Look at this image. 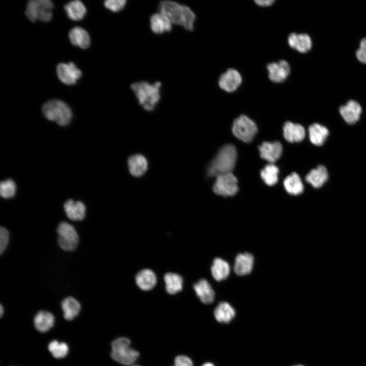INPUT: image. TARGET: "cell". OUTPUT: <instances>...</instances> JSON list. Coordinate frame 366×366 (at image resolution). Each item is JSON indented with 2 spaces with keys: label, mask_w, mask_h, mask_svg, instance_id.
Wrapping results in <instances>:
<instances>
[{
  "label": "cell",
  "mask_w": 366,
  "mask_h": 366,
  "mask_svg": "<svg viewBox=\"0 0 366 366\" xmlns=\"http://www.w3.org/2000/svg\"><path fill=\"white\" fill-rule=\"evenodd\" d=\"M159 12L167 16L171 23L183 27L188 31L194 29L196 16L186 5L171 1H163L158 5Z\"/></svg>",
  "instance_id": "obj_1"
},
{
  "label": "cell",
  "mask_w": 366,
  "mask_h": 366,
  "mask_svg": "<svg viewBox=\"0 0 366 366\" xmlns=\"http://www.w3.org/2000/svg\"><path fill=\"white\" fill-rule=\"evenodd\" d=\"M237 158L236 150L231 144H227L219 150L209 164L207 174L209 176L230 173L234 168Z\"/></svg>",
  "instance_id": "obj_2"
},
{
  "label": "cell",
  "mask_w": 366,
  "mask_h": 366,
  "mask_svg": "<svg viewBox=\"0 0 366 366\" xmlns=\"http://www.w3.org/2000/svg\"><path fill=\"white\" fill-rule=\"evenodd\" d=\"M161 85L160 81L152 84L146 81H140L132 84L131 88L143 108L146 111H151L154 110L161 98Z\"/></svg>",
  "instance_id": "obj_3"
},
{
  "label": "cell",
  "mask_w": 366,
  "mask_h": 366,
  "mask_svg": "<svg viewBox=\"0 0 366 366\" xmlns=\"http://www.w3.org/2000/svg\"><path fill=\"white\" fill-rule=\"evenodd\" d=\"M42 112L47 119L54 121L62 126L69 124L72 117V112L69 106L64 102L57 99L46 102L42 107Z\"/></svg>",
  "instance_id": "obj_4"
},
{
  "label": "cell",
  "mask_w": 366,
  "mask_h": 366,
  "mask_svg": "<svg viewBox=\"0 0 366 366\" xmlns=\"http://www.w3.org/2000/svg\"><path fill=\"white\" fill-rule=\"evenodd\" d=\"M139 355V352L131 347V342L127 338H117L111 344V357L121 364L129 366L134 364Z\"/></svg>",
  "instance_id": "obj_5"
},
{
  "label": "cell",
  "mask_w": 366,
  "mask_h": 366,
  "mask_svg": "<svg viewBox=\"0 0 366 366\" xmlns=\"http://www.w3.org/2000/svg\"><path fill=\"white\" fill-rule=\"evenodd\" d=\"M53 3L49 0H32L28 2L25 14L32 22L49 21L52 17Z\"/></svg>",
  "instance_id": "obj_6"
},
{
  "label": "cell",
  "mask_w": 366,
  "mask_h": 366,
  "mask_svg": "<svg viewBox=\"0 0 366 366\" xmlns=\"http://www.w3.org/2000/svg\"><path fill=\"white\" fill-rule=\"evenodd\" d=\"M257 130L254 121L243 114L235 119L232 127L233 135L246 143H250L253 140Z\"/></svg>",
  "instance_id": "obj_7"
},
{
  "label": "cell",
  "mask_w": 366,
  "mask_h": 366,
  "mask_svg": "<svg viewBox=\"0 0 366 366\" xmlns=\"http://www.w3.org/2000/svg\"><path fill=\"white\" fill-rule=\"evenodd\" d=\"M57 242L60 248L64 251H72L77 247L79 236L73 225L66 222L60 223L57 229Z\"/></svg>",
  "instance_id": "obj_8"
},
{
  "label": "cell",
  "mask_w": 366,
  "mask_h": 366,
  "mask_svg": "<svg viewBox=\"0 0 366 366\" xmlns=\"http://www.w3.org/2000/svg\"><path fill=\"white\" fill-rule=\"evenodd\" d=\"M216 177L212 188L215 194L227 197L232 196L237 192V180L232 172L220 174Z\"/></svg>",
  "instance_id": "obj_9"
},
{
  "label": "cell",
  "mask_w": 366,
  "mask_h": 366,
  "mask_svg": "<svg viewBox=\"0 0 366 366\" xmlns=\"http://www.w3.org/2000/svg\"><path fill=\"white\" fill-rule=\"evenodd\" d=\"M56 72L59 79L67 85L75 84L82 75L81 71L73 62L59 64L56 67Z\"/></svg>",
  "instance_id": "obj_10"
},
{
  "label": "cell",
  "mask_w": 366,
  "mask_h": 366,
  "mask_svg": "<svg viewBox=\"0 0 366 366\" xmlns=\"http://www.w3.org/2000/svg\"><path fill=\"white\" fill-rule=\"evenodd\" d=\"M241 81L240 73L234 69H229L220 76L219 85L222 89L230 93L236 90Z\"/></svg>",
  "instance_id": "obj_11"
},
{
  "label": "cell",
  "mask_w": 366,
  "mask_h": 366,
  "mask_svg": "<svg viewBox=\"0 0 366 366\" xmlns=\"http://www.w3.org/2000/svg\"><path fill=\"white\" fill-rule=\"evenodd\" d=\"M267 69L270 80L277 83L284 81L289 76L290 71L289 64L284 60L268 64Z\"/></svg>",
  "instance_id": "obj_12"
},
{
  "label": "cell",
  "mask_w": 366,
  "mask_h": 366,
  "mask_svg": "<svg viewBox=\"0 0 366 366\" xmlns=\"http://www.w3.org/2000/svg\"><path fill=\"white\" fill-rule=\"evenodd\" d=\"M258 149L261 158L270 164L280 159L283 150L282 144L279 141L263 142L258 146Z\"/></svg>",
  "instance_id": "obj_13"
},
{
  "label": "cell",
  "mask_w": 366,
  "mask_h": 366,
  "mask_svg": "<svg viewBox=\"0 0 366 366\" xmlns=\"http://www.w3.org/2000/svg\"><path fill=\"white\" fill-rule=\"evenodd\" d=\"M339 111L346 122L353 124L359 120L362 109L357 102L349 100L346 105L340 107Z\"/></svg>",
  "instance_id": "obj_14"
},
{
  "label": "cell",
  "mask_w": 366,
  "mask_h": 366,
  "mask_svg": "<svg viewBox=\"0 0 366 366\" xmlns=\"http://www.w3.org/2000/svg\"><path fill=\"white\" fill-rule=\"evenodd\" d=\"M306 134L304 128L300 125L286 121L283 126L285 139L291 143L301 142Z\"/></svg>",
  "instance_id": "obj_15"
},
{
  "label": "cell",
  "mask_w": 366,
  "mask_h": 366,
  "mask_svg": "<svg viewBox=\"0 0 366 366\" xmlns=\"http://www.w3.org/2000/svg\"><path fill=\"white\" fill-rule=\"evenodd\" d=\"M128 166L130 174L135 177L142 176L148 168V162L142 155L136 154L130 156L128 160Z\"/></svg>",
  "instance_id": "obj_16"
},
{
  "label": "cell",
  "mask_w": 366,
  "mask_h": 366,
  "mask_svg": "<svg viewBox=\"0 0 366 366\" xmlns=\"http://www.w3.org/2000/svg\"><path fill=\"white\" fill-rule=\"evenodd\" d=\"M64 208L68 218L72 221H81L85 217L86 208L81 201L69 199L64 203Z\"/></svg>",
  "instance_id": "obj_17"
},
{
  "label": "cell",
  "mask_w": 366,
  "mask_h": 366,
  "mask_svg": "<svg viewBox=\"0 0 366 366\" xmlns=\"http://www.w3.org/2000/svg\"><path fill=\"white\" fill-rule=\"evenodd\" d=\"M288 42L291 48L301 53L308 52L312 45L310 37L306 34L291 33L288 37Z\"/></svg>",
  "instance_id": "obj_18"
},
{
  "label": "cell",
  "mask_w": 366,
  "mask_h": 366,
  "mask_svg": "<svg viewBox=\"0 0 366 366\" xmlns=\"http://www.w3.org/2000/svg\"><path fill=\"white\" fill-rule=\"evenodd\" d=\"M150 26L152 32L159 35L170 32L172 28V23L167 16L158 12L150 16Z\"/></svg>",
  "instance_id": "obj_19"
},
{
  "label": "cell",
  "mask_w": 366,
  "mask_h": 366,
  "mask_svg": "<svg viewBox=\"0 0 366 366\" xmlns=\"http://www.w3.org/2000/svg\"><path fill=\"white\" fill-rule=\"evenodd\" d=\"M253 256L248 253L238 254L236 258L234 271L238 276H244L250 273L253 268Z\"/></svg>",
  "instance_id": "obj_20"
},
{
  "label": "cell",
  "mask_w": 366,
  "mask_h": 366,
  "mask_svg": "<svg viewBox=\"0 0 366 366\" xmlns=\"http://www.w3.org/2000/svg\"><path fill=\"white\" fill-rule=\"evenodd\" d=\"M194 289L200 300L205 304L212 303L215 294L209 283L205 279H201L194 285Z\"/></svg>",
  "instance_id": "obj_21"
},
{
  "label": "cell",
  "mask_w": 366,
  "mask_h": 366,
  "mask_svg": "<svg viewBox=\"0 0 366 366\" xmlns=\"http://www.w3.org/2000/svg\"><path fill=\"white\" fill-rule=\"evenodd\" d=\"M328 175L326 167L319 165L315 169L311 170L306 175L307 182L315 188L321 187L328 179Z\"/></svg>",
  "instance_id": "obj_22"
},
{
  "label": "cell",
  "mask_w": 366,
  "mask_h": 366,
  "mask_svg": "<svg viewBox=\"0 0 366 366\" xmlns=\"http://www.w3.org/2000/svg\"><path fill=\"white\" fill-rule=\"evenodd\" d=\"M69 37L71 43L74 46L86 49L90 45V37L82 27L76 26L72 28L69 32Z\"/></svg>",
  "instance_id": "obj_23"
},
{
  "label": "cell",
  "mask_w": 366,
  "mask_h": 366,
  "mask_svg": "<svg viewBox=\"0 0 366 366\" xmlns=\"http://www.w3.org/2000/svg\"><path fill=\"white\" fill-rule=\"evenodd\" d=\"M234 309L227 302L222 301L218 304L214 311L216 320L221 323H228L235 316Z\"/></svg>",
  "instance_id": "obj_24"
},
{
  "label": "cell",
  "mask_w": 366,
  "mask_h": 366,
  "mask_svg": "<svg viewBox=\"0 0 366 366\" xmlns=\"http://www.w3.org/2000/svg\"><path fill=\"white\" fill-rule=\"evenodd\" d=\"M34 322L37 330L42 332H46L53 326L54 317L48 311H40L36 314Z\"/></svg>",
  "instance_id": "obj_25"
},
{
  "label": "cell",
  "mask_w": 366,
  "mask_h": 366,
  "mask_svg": "<svg viewBox=\"0 0 366 366\" xmlns=\"http://www.w3.org/2000/svg\"><path fill=\"white\" fill-rule=\"evenodd\" d=\"M136 282L141 290L147 291L155 287L157 279L152 271L146 269L142 270L137 273L136 276Z\"/></svg>",
  "instance_id": "obj_26"
},
{
  "label": "cell",
  "mask_w": 366,
  "mask_h": 366,
  "mask_svg": "<svg viewBox=\"0 0 366 366\" xmlns=\"http://www.w3.org/2000/svg\"><path fill=\"white\" fill-rule=\"evenodd\" d=\"M61 307L64 317L67 320H73L78 315L81 310L80 303L71 296H68L63 299Z\"/></svg>",
  "instance_id": "obj_27"
},
{
  "label": "cell",
  "mask_w": 366,
  "mask_h": 366,
  "mask_svg": "<svg viewBox=\"0 0 366 366\" xmlns=\"http://www.w3.org/2000/svg\"><path fill=\"white\" fill-rule=\"evenodd\" d=\"M309 134L311 142L315 145L320 146L325 142L329 132L325 127L314 123L309 127Z\"/></svg>",
  "instance_id": "obj_28"
},
{
  "label": "cell",
  "mask_w": 366,
  "mask_h": 366,
  "mask_svg": "<svg viewBox=\"0 0 366 366\" xmlns=\"http://www.w3.org/2000/svg\"><path fill=\"white\" fill-rule=\"evenodd\" d=\"M64 8L68 17L72 20H82L86 12V8L83 4L78 0L69 2L65 5Z\"/></svg>",
  "instance_id": "obj_29"
},
{
  "label": "cell",
  "mask_w": 366,
  "mask_h": 366,
  "mask_svg": "<svg viewBox=\"0 0 366 366\" xmlns=\"http://www.w3.org/2000/svg\"><path fill=\"white\" fill-rule=\"evenodd\" d=\"M213 278L217 281L226 279L230 273V266L225 260L217 258L214 259L211 267Z\"/></svg>",
  "instance_id": "obj_30"
},
{
  "label": "cell",
  "mask_w": 366,
  "mask_h": 366,
  "mask_svg": "<svg viewBox=\"0 0 366 366\" xmlns=\"http://www.w3.org/2000/svg\"><path fill=\"white\" fill-rule=\"evenodd\" d=\"M283 183L285 190L291 195H298L303 191V185L301 180L295 172H293L287 176Z\"/></svg>",
  "instance_id": "obj_31"
},
{
  "label": "cell",
  "mask_w": 366,
  "mask_h": 366,
  "mask_svg": "<svg viewBox=\"0 0 366 366\" xmlns=\"http://www.w3.org/2000/svg\"><path fill=\"white\" fill-rule=\"evenodd\" d=\"M167 292L170 294H176L182 290V279L174 273L168 272L164 277Z\"/></svg>",
  "instance_id": "obj_32"
},
{
  "label": "cell",
  "mask_w": 366,
  "mask_h": 366,
  "mask_svg": "<svg viewBox=\"0 0 366 366\" xmlns=\"http://www.w3.org/2000/svg\"><path fill=\"white\" fill-rule=\"evenodd\" d=\"M279 168L276 165L270 164L266 165L260 171V176L264 182L268 186L275 185L278 180Z\"/></svg>",
  "instance_id": "obj_33"
},
{
  "label": "cell",
  "mask_w": 366,
  "mask_h": 366,
  "mask_svg": "<svg viewBox=\"0 0 366 366\" xmlns=\"http://www.w3.org/2000/svg\"><path fill=\"white\" fill-rule=\"evenodd\" d=\"M48 349L54 357L62 358L65 357L68 353L69 347L64 342H59L54 340L49 343Z\"/></svg>",
  "instance_id": "obj_34"
},
{
  "label": "cell",
  "mask_w": 366,
  "mask_h": 366,
  "mask_svg": "<svg viewBox=\"0 0 366 366\" xmlns=\"http://www.w3.org/2000/svg\"><path fill=\"white\" fill-rule=\"evenodd\" d=\"M16 185L11 179L2 181L0 185V194L4 198L13 197L16 192Z\"/></svg>",
  "instance_id": "obj_35"
},
{
  "label": "cell",
  "mask_w": 366,
  "mask_h": 366,
  "mask_svg": "<svg viewBox=\"0 0 366 366\" xmlns=\"http://www.w3.org/2000/svg\"><path fill=\"white\" fill-rule=\"evenodd\" d=\"M126 3V0H107L104 2V5L111 11L117 12L124 8Z\"/></svg>",
  "instance_id": "obj_36"
},
{
  "label": "cell",
  "mask_w": 366,
  "mask_h": 366,
  "mask_svg": "<svg viewBox=\"0 0 366 366\" xmlns=\"http://www.w3.org/2000/svg\"><path fill=\"white\" fill-rule=\"evenodd\" d=\"M9 240V233L3 227L0 228V253L2 254L6 249Z\"/></svg>",
  "instance_id": "obj_37"
},
{
  "label": "cell",
  "mask_w": 366,
  "mask_h": 366,
  "mask_svg": "<svg viewBox=\"0 0 366 366\" xmlns=\"http://www.w3.org/2000/svg\"><path fill=\"white\" fill-rule=\"evenodd\" d=\"M356 55L360 62L366 64V38L361 40L359 47L356 52Z\"/></svg>",
  "instance_id": "obj_38"
},
{
  "label": "cell",
  "mask_w": 366,
  "mask_h": 366,
  "mask_svg": "<svg viewBox=\"0 0 366 366\" xmlns=\"http://www.w3.org/2000/svg\"><path fill=\"white\" fill-rule=\"evenodd\" d=\"M173 366H193L192 360L186 355H178L174 359Z\"/></svg>",
  "instance_id": "obj_39"
},
{
  "label": "cell",
  "mask_w": 366,
  "mask_h": 366,
  "mask_svg": "<svg viewBox=\"0 0 366 366\" xmlns=\"http://www.w3.org/2000/svg\"><path fill=\"white\" fill-rule=\"evenodd\" d=\"M255 3L260 6L263 7H266L269 6L271 5H272L273 2H274V0H257L255 1Z\"/></svg>",
  "instance_id": "obj_40"
},
{
  "label": "cell",
  "mask_w": 366,
  "mask_h": 366,
  "mask_svg": "<svg viewBox=\"0 0 366 366\" xmlns=\"http://www.w3.org/2000/svg\"><path fill=\"white\" fill-rule=\"evenodd\" d=\"M202 366H215V365L211 362H206L204 363Z\"/></svg>",
  "instance_id": "obj_41"
},
{
  "label": "cell",
  "mask_w": 366,
  "mask_h": 366,
  "mask_svg": "<svg viewBox=\"0 0 366 366\" xmlns=\"http://www.w3.org/2000/svg\"><path fill=\"white\" fill-rule=\"evenodd\" d=\"M3 312H4V310H3V306H2V305H1L0 314H1V316H2V315L3 314Z\"/></svg>",
  "instance_id": "obj_42"
},
{
  "label": "cell",
  "mask_w": 366,
  "mask_h": 366,
  "mask_svg": "<svg viewBox=\"0 0 366 366\" xmlns=\"http://www.w3.org/2000/svg\"><path fill=\"white\" fill-rule=\"evenodd\" d=\"M131 366H140V365H138V364H133V365H131Z\"/></svg>",
  "instance_id": "obj_43"
},
{
  "label": "cell",
  "mask_w": 366,
  "mask_h": 366,
  "mask_svg": "<svg viewBox=\"0 0 366 366\" xmlns=\"http://www.w3.org/2000/svg\"><path fill=\"white\" fill-rule=\"evenodd\" d=\"M293 366H303V365H300V364H298V365H293Z\"/></svg>",
  "instance_id": "obj_44"
}]
</instances>
